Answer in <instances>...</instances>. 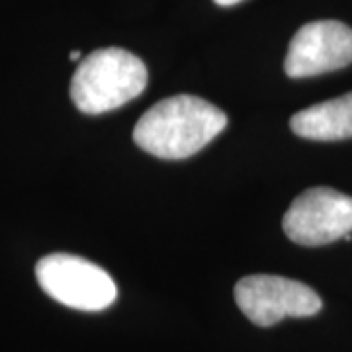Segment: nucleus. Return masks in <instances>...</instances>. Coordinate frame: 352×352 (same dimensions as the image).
<instances>
[{
	"label": "nucleus",
	"mask_w": 352,
	"mask_h": 352,
	"mask_svg": "<svg viewBox=\"0 0 352 352\" xmlns=\"http://www.w3.org/2000/svg\"><path fill=\"white\" fill-rule=\"evenodd\" d=\"M235 302L258 327H272L284 317H311L323 307L315 289L272 274L241 278L235 286Z\"/></svg>",
	"instance_id": "nucleus-4"
},
{
	"label": "nucleus",
	"mask_w": 352,
	"mask_h": 352,
	"mask_svg": "<svg viewBox=\"0 0 352 352\" xmlns=\"http://www.w3.org/2000/svg\"><path fill=\"white\" fill-rule=\"evenodd\" d=\"M147 87V67L120 47L92 51L71 80V98L82 113L98 116L124 106Z\"/></svg>",
	"instance_id": "nucleus-2"
},
{
	"label": "nucleus",
	"mask_w": 352,
	"mask_h": 352,
	"mask_svg": "<svg viewBox=\"0 0 352 352\" xmlns=\"http://www.w3.org/2000/svg\"><path fill=\"white\" fill-rule=\"evenodd\" d=\"M289 127L296 135L314 141L352 138V92L298 112Z\"/></svg>",
	"instance_id": "nucleus-7"
},
{
	"label": "nucleus",
	"mask_w": 352,
	"mask_h": 352,
	"mask_svg": "<svg viewBox=\"0 0 352 352\" xmlns=\"http://www.w3.org/2000/svg\"><path fill=\"white\" fill-rule=\"evenodd\" d=\"M352 63V30L337 20L302 25L292 38L284 71L292 78H307L339 71Z\"/></svg>",
	"instance_id": "nucleus-6"
},
{
	"label": "nucleus",
	"mask_w": 352,
	"mask_h": 352,
	"mask_svg": "<svg viewBox=\"0 0 352 352\" xmlns=\"http://www.w3.org/2000/svg\"><path fill=\"white\" fill-rule=\"evenodd\" d=\"M214 2L219 6H233V4H239L243 0H214Z\"/></svg>",
	"instance_id": "nucleus-8"
},
{
	"label": "nucleus",
	"mask_w": 352,
	"mask_h": 352,
	"mask_svg": "<svg viewBox=\"0 0 352 352\" xmlns=\"http://www.w3.org/2000/svg\"><path fill=\"white\" fill-rule=\"evenodd\" d=\"M36 278L50 298L80 311H102L118 298L116 282L104 268L67 252L43 256Z\"/></svg>",
	"instance_id": "nucleus-3"
},
{
	"label": "nucleus",
	"mask_w": 352,
	"mask_h": 352,
	"mask_svg": "<svg viewBox=\"0 0 352 352\" xmlns=\"http://www.w3.org/2000/svg\"><path fill=\"white\" fill-rule=\"evenodd\" d=\"M227 126V116L212 102L178 94L157 102L139 118L133 141L159 159L180 161L204 149Z\"/></svg>",
	"instance_id": "nucleus-1"
},
{
	"label": "nucleus",
	"mask_w": 352,
	"mask_h": 352,
	"mask_svg": "<svg viewBox=\"0 0 352 352\" xmlns=\"http://www.w3.org/2000/svg\"><path fill=\"white\" fill-rule=\"evenodd\" d=\"M69 57H71V61H82V53H80L78 50L71 51V55H69Z\"/></svg>",
	"instance_id": "nucleus-9"
},
{
	"label": "nucleus",
	"mask_w": 352,
	"mask_h": 352,
	"mask_svg": "<svg viewBox=\"0 0 352 352\" xmlns=\"http://www.w3.org/2000/svg\"><path fill=\"white\" fill-rule=\"evenodd\" d=\"M284 233L303 247H319L352 235V198L333 188H309L292 201Z\"/></svg>",
	"instance_id": "nucleus-5"
}]
</instances>
